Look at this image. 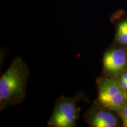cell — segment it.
Returning <instances> with one entry per match:
<instances>
[{"label": "cell", "instance_id": "1", "mask_svg": "<svg viewBox=\"0 0 127 127\" xmlns=\"http://www.w3.org/2000/svg\"><path fill=\"white\" fill-rule=\"evenodd\" d=\"M29 69L22 58L17 57L0 79L1 111L23 101L26 95Z\"/></svg>", "mask_w": 127, "mask_h": 127}, {"label": "cell", "instance_id": "2", "mask_svg": "<svg viewBox=\"0 0 127 127\" xmlns=\"http://www.w3.org/2000/svg\"><path fill=\"white\" fill-rule=\"evenodd\" d=\"M98 102L110 111L118 112L127 102V91L115 78L101 77L97 79Z\"/></svg>", "mask_w": 127, "mask_h": 127}, {"label": "cell", "instance_id": "3", "mask_svg": "<svg viewBox=\"0 0 127 127\" xmlns=\"http://www.w3.org/2000/svg\"><path fill=\"white\" fill-rule=\"evenodd\" d=\"M75 98L62 96L57 101L48 126L52 127H74L79 115Z\"/></svg>", "mask_w": 127, "mask_h": 127}, {"label": "cell", "instance_id": "4", "mask_svg": "<svg viewBox=\"0 0 127 127\" xmlns=\"http://www.w3.org/2000/svg\"><path fill=\"white\" fill-rule=\"evenodd\" d=\"M127 66V51L123 48H113L105 53L103 67L106 74L116 78Z\"/></svg>", "mask_w": 127, "mask_h": 127}, {"label": "cell", "instance_id": "5", "mask_svg": "<svg viewBox=\"0 0 127 127\" xmlns=\"http://www.w3.org/2000/svg\"><path fill=\"white\" fill-rule=\"evenodd\" d=\"M101 105L97 101L87 111L85 121L92 127H115L118 125V120L113 114Z\"/></svg>", "mask_w": 127, "mask_h": 127}, {"label": "cell", "instance_id": "6", "mask_svg": "<svg viewBox=\"0 0 127 127\" xmlns=\"http://www.w3.org/2000/svg\"><path fill=\"white\" fill-rule=\"evenodd\" d=\"M116 41L123 47H127V19L118 24L116 33Z\"/></svg>", "mask_w": 127, "mask_h": 127}, {"label": "cell", "instance_id": "7", "mask_svg": "<svg viewBox=\"0 0 127 127\" xmlns=\"http://www.w3.org/2000/svg\"><path fill=\"white\" fill-rule=\"evenodd\" d=\"M122 88L127 91V69L121 74L118 77L115 78Z\"/></svg>", "mask_w": 127, "mask_h": 127}, {"label": "cell", "instance_id": "8", "mask_svg": "<svg viewBox=\"0 0 127 127\" xmlns=\"http://www.w3.org/2000/svg\"><path fill=\"white\" fill-rule=\"evenodd\" d=\"M117 112L121 117L123 122V126L127 127V102Z\"/></svg>", "mask_w": 127, "mask_h": 127}]
</instances>
